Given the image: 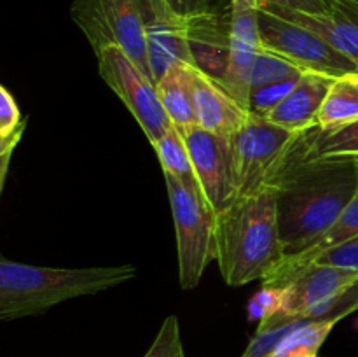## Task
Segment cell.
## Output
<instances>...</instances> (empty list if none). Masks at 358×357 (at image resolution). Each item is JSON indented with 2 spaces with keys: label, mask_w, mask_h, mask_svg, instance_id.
<instances>
[{
  "label": "cell",
  "mask_w": 358,
  "mask_h": 357,
  "mask_svg": "<svg viewBox=\"0 0 358 357\" xmlns=\"http://www.w3.org/2000/svg\"><path fill=\"white\" fill-rule=\"evenodd\" d=\"M353 80H355V83H357V86H358V76H353Z\"/></svg>",
  "instance_id": "obj_31"
},
{
  "label": "cell",
  "mask_w": 358,
  "mask_h": 357,
  "mask_svg": "<svg viewBox=\"0 0 358 357\" xmlns=\"http://www.w3.org/2000/svg\"><path fill=\"white\" fill-rule=\"evenodd\" d=\"M94 55L103 83L121 98L152 146L173 126L161 105L156 84L119 46H105Z\"/></svg>",
  "instance_id": "obj_8"
},
{
  "label": "cell",
  "mask_w": 358,
  "mask_h": 357,
  "mask_svg": "<svg viewBox=\"0 0 358 357\" xmlns=\"http://www.w3.org/2000/svg\"><path fill=\"white\" fill-rule=\"evenodd\" d=\"M261 46L275 55L290 59L304 74L343 79L358 76V66L352 59L332 48L325 38L301 24L287 21L259 6Z\"/></svg>",
  "instance_id": "obj_7"
},
{
  "label": "cell",
  "mask_w": 358,
  "mask_h": 357,
  "mask_svg": "<svg viewBox=\"0 0 358 357\" xmlns=\"http://www.w3.org/2000/svg\"><path fill=\"white\" fill-rule=\"evenodd\" d=\"M152 147L157 153V158H159L163 174L173 175L175 178H178L187 188L201 191L194 167H192L187 144H185V139L175 126H171L159 140H156Z\"/></svg>",
  "instance_id": "obj_19"
},
{
  "label": "cell",
  "mask_w": 358,
  "mask_h": 357,
  "mask_svg": "<svg viewBox=\"0 0 358 357\" xmlns=\"http://www.w3.org/2000/svg\"><path fill=\"white\" fill-rule=\"evenodd\" d=\"M28 122L23 118L14 94L6 86L0 88V139L16 132L21 125Z\"/></svg>",
  "instance_id": "obj_28"
},
{
  "label": "cell",
  "mask_w": 358,
  "mask_h": 357,
  "mask_svg": "<svg viewBox=\"0 0 358 357\" xmlns=\"http://www.w3.org/2000/svg\"><path fill=\"white\" fill-rule=\"evenodd\" d=\"M166 4L182 20L198 16V14L205 13L213 6L212 0H166Z\"/></svg>",
  "instance_id": "obj_30"
},
{
  "label": "cell",
  "mask_w": 358,
  "mask_h": 357,
  "mask_svg": "<svg viewBox=\"0 0 358 357\" xmlns=\"http://www.w3.org/2000/svg\"><path fill=\"white\" fill-rule=\"evenodd\" d=\"M192 102H194L196 122L199 128L233 140L250 118V112L241 107L240 102L213 77L206 76L194 66L192 79Z\"/></svg>",
  "instance_id": "obj_14"
},
{
  "label": "cell",
  "mask_w": 358,
  "mask_h": 357,
  "mask_svg": "<svg viewBox=\"0 0 358 357\" xmlns=\"http://www.w3.org/2000/svg\"><path fill=\"white\" fill-rule=\"evenodd\" d=\"M301 77H294V79L278 80V83L266 84V86L254 88L250 93V112L264 118L266 114L273 111L278 104L285 100L287 94L296 88Z\"/></svg>",
  "instance_id": "obj_24"
},
{
  "label": "cell",
  "mask_w": 358,
  "mask_h": 357,
  "mask_svg": "<svg viewBox=\"0 0 358 357\" xmlns=\"http://www.w3.org/2000/svg\"><path fill=\"white\" fill-rule=\"evenodd\" d=\"M192 79L194 66L189 63H177L156 83L161 105L170 118L171 125L185 135L198 126L192 102Z\"/></svg>",
  "instance_id": "obj_17"
},
{
  "label": "cell",
  "mask_w": 358,
  "mask_h": 357,
  "mask_svg": "<svg viewBox=\"0 0 358 357\" xmlns=\"http://www.w3.org/2000/svg\"><path fill=\"white\" fill-rule=\"evenodd\" d=\"M70 16L94 52L105 46H119L154 83L145 28L136 0H73Z\"/></svg>",
  "instance_id": "obj_6"
},
{
  "label": "cell",
  "mask_w": 358,
  "mask_h": 357,
  "mask_svg": "<svg viewBox=\"0 0 358 357\" xmlns=\"http://www.w3.org/2000/svg\"><path fill=\"white\" fill-rule=\"evenodd\" d=\"M306 321H311V318H301L292 317V315L278 314L275 317L268 318V321L261 322L257 328V332L250 340V343H248V346L245 349L241 357H273L280 342L292 329H296L297 326Z\"/></svg>",
  "instance_id": "obj_22"
},
{
  "label": "cell",
  "mask_w": 358,
  "mask_h": 357,
  "mask_svg": "<svg viewBox=\"0 0 358 357\" xmlns=\"http://www.w3.org/2000/svg\"><path fill=\"white\" fill-rule=\"evenodd\" d=\"M145 28L154 83L177 63H192L185 37V20L178 18L166 0H136Z\"/></svg>",
  "instance_id": "obj_11"
},
{
  "label": "cell",
  "mask_w": 358,
  "mask_h": 357,
  "mask_svg": "<svg viewBox=\"0 0 358 357\" xmlns=\"http://www.w3.org/2000/svg\"><path fill=\"white\" fill-rule=\"evenodd\" d=\"M303 76V70L297 65H294L290 59L262 48L257 56V62H255L254 74H252V90L266 86V84L278 83V80L294 79V77Z\"/></svg>",
  "instance_id": "obj_23"
},
{
  "label": "cell",
  "mask_w": 358,
  "mask_h": 357,
  "mask_svg": "<svg viewBox=\"0 0 358 357\" xmlns=\"http://www.w3.org/2000/svg\"><path fill=\"white\" fill-rule=\"evenodd\" d=\"M358 237V191L353 196V200L350 202V205L346 206L345 212L339 216V219L336 220L334 226L327 231L322 238H318L306 252L296 255V258L285 259L278 265V268L271 273L266 280H262V286H276V287H285L287 284L292 282L304 268H306L308 262L318 255L320 252L327 251V248L336 247V245H341L345 241L352 240V238Z\"/></svg>",
  "instance_id": "obj_16"
},
{
  "label": "cell",
  "mask_w": 358,
  "mask_h": 357,
  "mask_svg": "<svg viewBox=\"0 0 358 357\" xmlns=\"http://www.w3.org/2000/svg\"><path fill=\"white\" fill-rule=\"evenodd\" d=\"M259 4H269L306 14H327L331 10V0H259Z\"/></svg>",
  "instance_id": "obj_29"
},
{
  "label": "cell",
  "mask_w": 358,
  "mask_h": 357,
  "mask_svg": "<svg viewBox=\"0 0 358 357\" xmlns=\"http://www.w3.org/2000/svg\"><path fill=\"white\" fill-rule=\"evenodd\" d=\"M143 357H185L180 326L175 315L164 318L152 345Z\"/></svg>",
  "instance_id": "obj_26"
},
{
  "label": "cell",
  "mask_w": 358,
  "mask_h": 357,
  "mask_svg": "<svg viewBox=\"0 0 358 357\" xmlns=\"http://www.w3.org/2000/svg\"><path fill=\"white\" fill-rule=\"evenodd\" d=\"M185 37L196 69L222 83L231 55V4L185 20Z\"/></svg>",
  "instance_id": "obj_12"
},
{
  "label": "cell",
  "mask_w": 358,
  "mask_h": 357,
  "mask_svg": "<svg viewBox=\"0 0 358 357\" xmlns=\"http://www.w3.org/2000/svg\"><path fill=\"white\" fill-rule=\"evenodd\" d=\"M304 133L282 128L250 112L248 121L231 140L238 198L271 188Z\"/></svg>",
  "instance_id": "obj_4"
},
{
  "label": "cell",
  "mask_w": 358,
  "mask_h": 357,
  "mask_svg": "<svg viewBox=\"0 0 358 357\" xmlns=\"http://www.w3.org/2000/svg\"><path fill=\"white\" fill-rule=\"evenodd\" d=\"M336 79L317 74H304L299 83L264 118L292 132H310L318 126V112Z\"/></svg>",
  "instance_id": "obj_15"
},
{
  "label": "cell",
  "mask_w": 358,
  "mask_h": 357,
  "mask_svg": "<svg viewBox=\"0 0 358 357\" xmlns=\"http://www.w3.org/2000/svg\"><path fill=\"white\" fill-rule=\"evenodd\" d=\"M357 328H358V322H357Z\"/></svg>",
  "instance_id": "obj_32"
},
{
  "label": "cell",
  "mask_w": 358,
  "mask_h": 357,
  "mask_svg": "<svg viewBox=\"0 0 358 357\" xmlns=\"http://www.w3.org/2000/svg\"><path fill=\"white\" fill-rule=\"evenodd\" d=\"M283 296H285L283 287L262 286L261 289H259L257 293L248 300V304H247L248 321L250 322L255 321L261 324V322L282 314Z\"/></svg>",
  "instance_id": "obj_25"
},
{
  "label": "cell",
  "mask_w": 358,
  "mask_h": 357,
  "mask_svg": "<svg viewBox=\"0 0 358 357\" xmlns=\"http://www.w3.org/2000/svg\"><path fill=\"white\" fill-rule=\"evenodd\" d=\"M164 184L177 233L180 287L191 290L199 284L208 262L215 259L213 231L217 214L210 209L201 191L187 188L173 175L164 174Z\"/></svg>",
  "instance_id": "obj_5"
},
{
  "label": "cell",
  "mask_w": 358,
  "mask_h": 357,
  "mask_svg": "<svg viewBox=\"0 0 358 357\" xmlns=\"http://www.w3.org/2000/svg\"><path fill=\"white\" fill-rule=\"evenodd\" d=\"M341 317L306 321L289 332L273 357H320V349Z\"/></svg>",
  "instance_id": "obj_20"
},
{
  "label": "cell",
  "mask_w": 358,
  "mask_h": 357,
  "mask_svg": "<svg viewBox=\"0 0 358 357\" xmlns=\"http://www.w3.org/2000/svg\"><path fill=\"white\" fill-rule=\"evenodd\" d=\"M358 119V86L352 77L336 79L318 112V128H336Z\"/></svg>",
  "instance_id": "obj_21"
},
{
  "label": "cell",
  "mask_w": 358,
  "mask_h": 357,
  "mask_svg": "<svg viewBox=\"0 0 358 357\" xmlns=\"http://www.w3.org/2000/svg\"><path fill=\"white\" fill-rule=\"evenodd\" d=\"M261 49L259 0H231V55L222 84L248 112L252 74Z\"/></svg>",
  "instance_id": "obj_10"
},
{
  "label": "cell",
  "mask_w": 358,
  "mask_h": 357,
  "mask_svg": "<svg viewBox=\"0 0 358 357\" xmlns=\"http://www.w3.org/2000/svg\"><path fill=\"white\" fill-rule=\"evenodd\" d=\"M135 276L133 265L51 268L0 258V318L34 317L63 301L103 293Z\"/></svg>",
  "instance_id": "obj_3"
},
{
  "label": "cell",
  "mask_w": 358,
  "mask_h": 357,
  "mask_svg": "<svg viewBox=\"0 0 358 357\" xmlns=\"http://www.w3.org/2000/svg\"><path fill=\"white\" fill-rule=\"evenodd\" d=\"M213 248L220 273L229 286L268 279L285 259L275 189L240 196L229 209L217 214Z\"/></svg>",
  "instance_id": "obj_2"
},
{
  "label": "cell",
  "mask_w": 358,
  "mask_h": 357,
  "mask_svg": "<svg viewBox=\"0 0 358 357\" xmlns=\"http://www.w3.org/2000/svg\"><path fill=\"white\" fill-rule=\"evenodd\" d=\"M315 262L339 266V268L350 270V272L357 273L358 275V237L345 241V244L336 245V247L320 252V254L315 255V258L308 262L306 268L310 265H315Z\"/></svg>",
  "instance_id": "obj_27"
},
{
  "label": "cell",
  "mask_w": 358,
  "mask_h": 357,
  "mask_svg": "<svg viewBox=\"0 0 358 357\" xmlns=\"http://www.w3.org/2000/svg\"><path fill=\"white\" fill-rule=\"evenodd\" d=\"M311 160H358V119L336 128H313L306 139Z\"/></svg>",
  "instance_id": "obj_18"
},
{
  "label": "cell",
  "mask_w": 358,
  "mask_h": 357,
  "mask_svg": "<svg viewBox=\"0 0 358 357\" xmlns=\"http://www.w3.org/2000/svg\"><path fill=\"white\" fill-rule=\"evenodd\" d=\"M182 136L191 153L192 167L206 203L215 214L224 212L238 200L231 142L199 126Z\"/></svg>",
  "instance_id": "obj_9"
},
{
  "label": "cell",
  "mask_w": 358,
  "mask_h": 357,
  "mask_svg": "<svg viewBox=\"0 0 358 357\" xmlns=\"http://www.w3.org/2000/svg\"><path fill=\"white\" fill-rule=\"evenodd\" d=\"M308 133L271 184L285 259L303 254L324 237L358 191V160H311Z\"/></svg>",
  "instance_id": "obj_1"
},
{
  "label": "cell",
  "mask_w": 358,
  "mask_h": 357,
  "mask_svg": "<svg viewBox=\"0 0 358 357\" xmlns=\"http://www.w3.org/2000/svg\"><path fill=\"white\" fill-rule=\"evenodd\" d=\"M262 9L315 31L358 66V0H331L327 14H306L259 4Z\"/></svg>",
  "instance_id": "obj_13"
}]
</instances>
